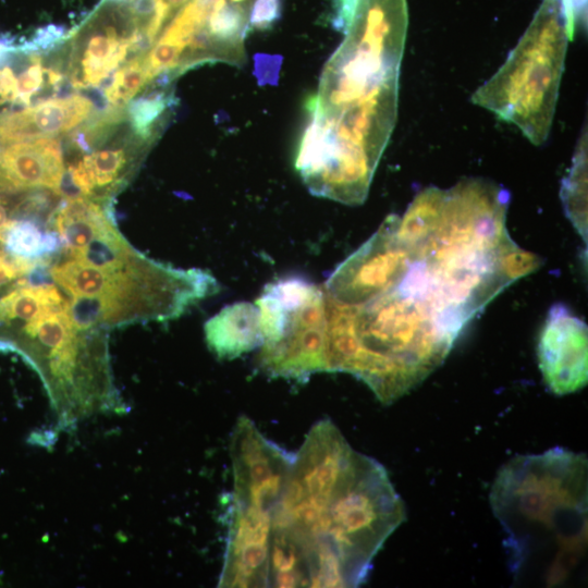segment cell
<instances>
[{
	"mask_svg": "<svg viewBox=\"0 0 588 588\" xmlns=\"http://www.w3.org/2000/svg\"><path fill=\"white\" fill-rule=\"evenodd\" d=\"M64 169L62 145L54 137L0 145V192H56Z\"/></svg>",
	"mask_w": 588,
	"mask_h": 588,
	"instance_id": "30bf717a",
	"label": "cell"
},
{
	"mask_svg": "<svg viewBox=\"0 0 588 588\" xmlns=\"http://www.w3.org/2000/svg\"><path fill=\"white\" fill-rule=\"evenodd\" d=\"M516 578L560 584L587 543V460L560 448L517 456L498 474L490 494Z\"/></svg>",
	"mask_w": 588,
	"mask_h": 588,
	"instance_id": "3957f363",
	"label": "cell"
},
{
	"mask_svg": "<svg viewBox=\"0 0 588 588\" xmlns=\"http://www.w3.org/2000/svg\"><path fill=\"white\" fill-rule=\"evenodd\" d=\"M510 193L483 179L419 192L395 215L397 260L385 287L338 304L336 341L348 373L396 400L438 368L465 327L540 265L510 236Z\"/></svg>",
	"mask_w": 588,
	"mask_h": 588,
	"instance_id": "6da1fadb",
	"label": "cell"
},
{
	"mask_svg": "<svg viewBox=\"0 0 588 588\" xmlns=\"http://www.w3.org/2000/svg\"><path fill=\"white\" fill-rule=\"evenodd\" d=\"M100 149L87 152L77 161L85 170L93 188V197H109L125 182L135 163V150L123 145L100 144ZM91 197V198H93Z\"/></svg>",
	"mask_w": 588,
	"mask_h": 588,
	"instance_id": "4fadbf2b",
	"label": "cell"
},
{
	"mask_svg": "<svg viewBox=\"0 0 588 588\" xmlns=\"http://www.w3.org/2000/svg\"><path fill=\"white\" fill-rule=\"evenodd\" d=\"M174 102L173 93L164 87L133 98L125 107L126 122L133 134L150 144L164 126Z\"/></svg>",
	"mask_w": 588,
	"mask_h": 588,
	"instance_id": "9a60e30c",
	"label": "cell"
},
{
	"mask_svg": "<svg viewBox=\"0 0 588 588\" xmlns=\"http://www.w3.org/2000/svg\"><path fill=\"white\" fill-rule=\"evenodd\" d=\"M50 271L56 284L71 296L64 308L79 332L171 320L220 290L206 270L173 268L143 254L117 270L72 258Z\"/></svg>",
	"mask_w": 588,
	"mask_h": 588,
	"instance_id": "277c9868",
	"label": "cell"
},
{
	"mask_svg": "<svg viewBox=\"0 0 588 588\" xmlns=\"http://www.w3.org/2000/svg\"><path fill=\"white\" fill-rule=\"evenodd\" d=\"M568 40L561 1L542 0L504 63L470 101L542 145L554 119Z\"/></svg>",
	"mask_w": 588,
	"mask_h": 588,
	"instance_id": "8992f818",
	"label": "cell"
},
{
	"mask_svg": "<svg viewBox=\"0 0 588 588\" xmlns=\"http://www.w3.org/2000/svg\"><path fill=\"white\" fill-rule=\"evenodd\" d=\"M0 351L17 354L38 373L64 429L96 414L125 411L105 330H75L64 307L0 328Z\"/></svg>",
	"mask_w": 588,
	"mask_h": 588,
	"instance_id": "5b68a950",
	"label": "cell"
},
{
	"mask_svg": "<svg viewBox=\"0 0 588 588\" xmlns=\"http://www.w3.org/2000/svg\"><path fill=\"white\" fill-rule=\"evenodd\" d=\"M587 343L588 330L585 321L563 304L551 306L537 345L539 369L551 392L564 395L586 385Z\"/></svg>",
	"mask_w": 588,
	"mask_h": 588,
	"instance_id": "9c48e42d",
	"label": "cell"
},
{
	"mask_svg": "<svg viewBox=\"0 0 588 588\" xmlns=\"http://www.w3.org/2000/svg\"><path fill=\"white\" fill-rule=\"evenodd\" d=\"M140 255L118 231L115 222H112L82 249L72 254V257L98 269L117 270L133 262Z\"/></svg>",
	"mask_w": 588,
	"mask_h": 588,
	"instance_id": "2e32d148",
	"label": "cell"
},
{
	"mask_svg": "<svg viewBox=\"0 0 588 588\" xmlns=\"http://www.w3.org/2000/svg\"><path fill=\"white\" fill-rule=\"evenodd\" d=\"M226 2L250 11L254 0H225Z\"/></svg>",
	"mask_w": 588,
	"mask_h": 588,
	"instance_id": "7402d4cb",
	"label": "cell"
},
{
	"mask_svg": "<svg viewBox=\"0 0 588 588\" xmlns=\"http://www.w3.org/2000/svg\"><path fill=\"white\" fill-rule=\"evenodd\" d=\"M281 0H254L249 13V30H267L280 19Z\"/></svg>",
	"mask_w": 588,
	"mask_h": 588,
	"instance_id": "d6986e66",
	"label": "cell"
},
{
	"mask_svg": "<svg viewBox=\"0 0 588 588\" xmlns=\"http://www.w3.org/2000/svg\"><path fill=\"white\" fill-rule=\"evenodd\" d=\"M93 101L82 95L49 98L0 114V145L68 133L91 118Z\"/></svg>",
	"mask_w": 588,
	"mask_h": 588,
	"instance_id": "8fae6325",
	"label": "cell"
},
{
	"mask_svg": "<svg viewBox=\"0 0 588 588\" xmlns=\"http://www.w3.org/2000/svg\"><path fill=\"white\" fill-rule=\"evenodd\" d=\"M209 350L220 359H233L264 343L256 305L238 302L222 308L204 326Z\"/></svg>",
	"mask_w": 588,
	"mask_h": 588,
	"instance_id": "7c38bea8",
	"label": "cell"
},
{
	"mask_svg": "<svg viewBox=\"0 0 588 588\" xmlns=\"http://www.w3.org/2000/svg\"><path fill=\"white\" fill-rule=\"evenodd\" d=\"M343 39L306 105L294 166L309 192L360 205L397 119L406 0H334Z\"/></svg>",
	"mask_w": 588,
	"mask_h": 588,
	"instance_id": "7a4b0ae2",
	"label": "cell"
},
{
	"mask_svg": "<svg viewBox=\"0 0 588 588\" xmlns=\"http://www.w3.org/2000/svg\"><path fill=\"white\" fill-rule=\"evenodd\" d=\"M109 1H122V0H109Z\"/></svg>",
	"mask_w": 588,
	"mask_h": 588,
	"instance_id": "603a6c76",
	"label": "cell"
},
{
	"mask_svg": "<svg viewBox=\"0 0 588 588\" xmlns=\"http://www.w3.org/2000/svg\"><path fill=\"white\" fill-rule=\"evenodd\" d=\"M1 244L10 257L29 261L47 259L64 245L56 231H45L30 218H13Z\"/></svg>",
	"mask_w": 588,
	"mask_h": 588,
	"instance_id": "5bb4252c",
	"label": "cell"
},
{
	"mask_svg": "<svg viewBox=\"0 0 588 588\" xmlns=\"http://www.w3.org/2000/svg\"><path fill=\"white\" fill-rule=\"evenodd\" d=\"M117 22H109L99 14L73 39L68 73L74 88L99 86L130 52L144 54L148 50L128 8L117 10Z\"/></svg>",
	"mask_w": 588,
	"mask_h": 588,
	"instance_id": "ba28073f",
	"label": "cell"
},
{
	"mask_svg": "<svg viewBox=\"0 0 588 588\" xmlns=\"http://www.w3.org/2000/svg\"><path fill=\"white\" fill-rule=\"evenodd\" d=\"M561 197L567 217L583 235L587 233V134L586 128L581 134L573 166L565 177Z\"/></svg>",
	"mask_w": 588,
	"mask_h": 588,
	"instance_id": "e0dca14e",
	"label": "cell"
},
{
	"mask_svg": "<svg viewBox=\"0 0 588 588\" xmlns=\"http://www.w3.org/2000/svg\"><path fill=\"white\" fill-rule=\"evenodd\" d=\"M11 40L0 35V65L5 61L8 56L14 50Z\"/></svg>",
	"mask_w": 588,
	"mask_h": 588,
	"instance_id": "44dd1931",
	"label": "cell"
},
{
	"mask_svg": "<svg viewBox=\"0 0 588 588\" xmlns=\"http://www.w3.org/2000/svg\"><path fill=\"white\" fill-rule=\"evenodd\" d=\"M264 343L259 366L268 375L307 380L327 371L328 299L301 277L267 284L255 304Z\"/></svg>",
	"mask_w": 588,
	"mask_h": 588,
	"instance_id": "52a82bcc",
	"label": "cell"
},
{
	"mask_svg": "<svg viewBox=\"0 0 588 588\" xmlns=\"http://www.w3.org/2000/svg\"><path fill=\"white\" fill-rule=\"evenodd\" d=\"M562 14L569 40L579 25L586 23L587 0H560Z\"/></svg>",
	"mask_w": 588,
	"mask_h": 588,
	"instance_id": "ffe728a7",
	"label": "cell"
},
{
	"mask_svg": "<svg viewBox=\"0 0 588 588\" xmlns=\"http://www.w3.org/2000/svg\"><path fill=\"white\" fill-rule=\"evenodd\" d=\"M143 56H134L109 78L102 93L103 99L108 103L107 110H122L149 84Z\"/></svg>",
	"mask_w": 588,
	"mask_h": 588,
	"instance_id": "ac0fdd59",
	"label": "cell"
}]
</instances>
